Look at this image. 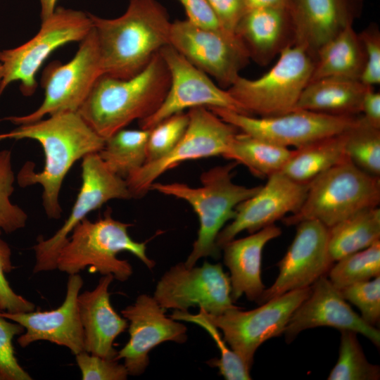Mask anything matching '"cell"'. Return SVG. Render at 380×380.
Masks as SVG:
<instances>
[{
  "instance_id": "cell-28",
  "label": "cell",
  "mask_w": 380,
  "mask_h": 380,
  "mask_svg": "<svg viewBox=\"0 0 380 380\" xmlns=\"http://www.w3.org/2000/svg\"><path fill=\"white\" fill-rule=\"evenodd\" d=\"M346 131L296 148L281 172L295 182L308 184L348 159L345 152Z\"/></svg>"
},
{
  "instance_id": "cell-4",
  "label": "cell",
  "mask_w": 380,
  "mask_h": 380,
  "mask_svg": "<svg viewBox=\"0 0 380 380\" xmlns=\"http://www.w3.org/2000/svg\"><path fill=\"white\" fill-rule=\"evenodd\" d=\"M235 161L218 165L201 175L202 186L191 187L186 184L153 182L149 190L174 196L186 201L196 213L199 220L198 237L184 262L194 266L201 258H217L220 249L216 245L218 234L227 222L236 215L239 204L253 196L261 186L247 187L233 182Z\"/></svg>"
},
{
  "instance_id": "cell-33",
  "label": "cell",
  "mask_w": 380,
  "mask_h": 380,
  "mask_svg": "<svg viewBox=\"0 0 380 380\" xmlns=\"http://www.w3.org/2000/svg\"><path fill=\"white\" fill-rule=\"evenodd\" d=\"M338 357L327 379L379 380L380 367L370 363L357 338V333L341 330Z\"/></svg>"
},
{
  "instance_id": "cell-29",
  "label": "cell",
  "mask_w": 380,
  "mask_h": 380,
  "mask_svg": "<svg viewBox=\"0 0 380 380\" xmlns=\"http://www.w3.org/2000/svg\"><path fill=\"white\" fill-rule=\"evenodd\" d=\"M328 229V252L334 262L380 241V208L359 211Z\"/></svg>"
},
{
  "instance_id": "cell-36",
  "label": "cell",
  "mask_w": 380,
  "mask_h": 380,
  "mask_svg": "<svg viewBox=\"0 0 380 380\" xmlns=\"http://www.w3.org/2000/svg\"><path fill=\"white\" fill-rule=\"evenodd\" d=\"M15 174L11 163V151H0V236L11 234L24 228L27 221V213L13 204L11 196L14 191Z\"/></svg>"
},
{
  "instance_id": "cell-26",
  "label": "cell",
  "mask_w": 380,
  "mask_h": 380,
  "mask_svg": "<svg viewBox=\"0 0 380 380\" xmlns=\"http://www.w3.org/2000/svg\"><path fill=\"white\" fill-rule=\"evenodd\" d=\"M367 87L359 80L321 78L308 83L294 110L355 116L361 113L362 101Z\"/></svg>"
},
{
  "instance_id": "cell-34",
  "label": "cell",
  "mask_w": 380,
  "mask_h": 380,
  "mask_svg": "<svg viewBox=\"0 0 380 380\" xmlns=\"http://www.w3.org/2000/svg\"><path fill=\"white\" fill-rule=\"evenodd\" d=\"M329 269V279L339 290L380 275V241L343 257Z\"/></svg>"
},
{
  "instance_id": "cell-12",
  "label": "cell",
  "mask_w": 380,
  "mask_h": 380,
  "mask_svg": "<svg viewBox=\"0 0 380 380\" xmlns=\"http://www.w3.org/2000/svg\"><path fill=\"white\" fill-rule=\"evenodd\" d=\"M82 185L70 213L58 231L33 246L34 273L57 269V259L73 229L93 210L112 199L132 198L125 179L110 171L98 153L85 156L82 163Z\"/></svg>"
},
{
  "instance_id": "cell-42",
  "label": "cell",
  "mask_w": 380,
  "mask_h": 380,
  "mask_svg": "<svg viewBox=\"0 0 380 380\" xmlns=\"http://www.w3.org/2000/svg\"><path fill=\"white\" fill-rule=\"evenodd\" d=\"M365 53V65L360 81L367 87L380 83V32L376 25H370L358 34Z\"/></svg>"
},
{
  "instance_id": "cell-2",
  "label": "cell",
  "mask_w": 380,
  "mask_h": 380,
  "mask_svg": "<svg viewBox=\"0 0 380 380\" xmlns=\"http://www.w3.org/2000/svg\"><path fill=\"white\" fill-rule=\"evenodd\" d=\"M88 14L96 33L103 72L110 77L135 76L170 44L172 22L157 0H129L125 12L115 18Z\"/></svg>"
},
{
  "instance_id": "cell-48",
  "label": "cell",
  "mask_w": 380,
  "mask_h": 380,
  "mask_svg": "<svg viewBox=\"0 0 380 380\" xmlns=\"http://www.w3.org/2000/svg\"><path fill=\"white\" fill-rule=\"evenodd\" d=\"M2 77H3V68H2V65L0 63V81L2 79Z\"/></svg>"
},
{
  "instance_id": "cell-40",
  "label": "cell",
  "mask_w": 380,
  "mask_h": 380,
  "mask_svg": "<svg viewBox=\"0 0 380 380\" xmlns=\"http://www.w3.org/2000/svg\"><path fill=\"white\" fill-rule=\"evenodd\" d=\"M13 269L11 248L0 237V310L8 313L34 310L35 305L16 293L6 278V274L11 272Z\"/></svg>"
},
{
  "instance_id": "cell-8",
  "label": "cell",
  "mask_w": 380,
  "mask_h": 380,
  "mask_svg": "<svg viewBox=\"0 0 380 380\" xmlns=\"http://www.w3.org/2000/svg\"><path fill=\"white\" fill-rule=\"evenodd\" d=\"M93 27L88 13L58 7L42 21L37 34L23 44L0 51L3 77L0 96L11 82L20 81V90L26 96L37 89L35 76L49 55L60 46L81 42Z\"/></svg>"
},
{
  "instance_id": "cell-13",
  "label": "cell",
  "mask_w": 380,
  "mask_h": 380,
  "mask_svg": "<svg viewBox=\"0 0 380 380\" xmlns=\"http://www.w3.org/2000/svg\"><path fill=\"white\" fill-rule=\"evenodd\" d=\"M208 108L241 132L283 147L296 148L343 133L358 118V115H334L303 109L256 118L220 108Z\"/></svg>"
},
{
  "instance_id": "cell-24",
  "label": "cell",
  "mask_w": 380,
  "mask_h": 380,
  "mask_svg": "<svg viewBox=\"0 0 380 380\" xmlns=\"http://www.w3.org/2000/svg\"><path fill=\"white\" fill-rule=\"evenodd\" d=\"M250 58L268 64L286 46L294 44V30L288 7L248 10L235 30Z\"/></svg>"
},
{
  "instance_id": "cell-49",
  "label": "cell",
  "mask_w": 380,
  "mask_h": 380,
  "mask_svg": "<svg viewBox=\"0 0 380 380\" xmlns=\"http://www.w3.org/2000/svg\"><path fill=\"white\" fill-rule=\"evenodd\" d=\"M0 380H4L1 374H0Z\"/></svg>"
},
{
  "instance_id": "cell-38",
  "label": "cell",
  "mask_w": 380,
  "mask_h": 380,
  "mask_svg": "<svg viewBox=\"0 0 380 380\" xmlns=\"http://www.w3.org/2000/svg\"><path fill=\"white\" fill-rule=\"evenodd\" d=\"M346 300L355 305L368 324L376 327L380 319V275L340 290Z\"/></svg>"
},
{
  "instance_id": "cell-3",
  "label": "cell",
  "mask_w": 380,
  "mask_h": 380,
  "mask_svg": "<svg viewBox=\"0 0 380 380\" xmlns=\"http://www.w3.org/2000/svg\"><path fill=\"white\" fill-rule=\"evenodd\" d=\"M170 84L169 70L158 52L134 77L101 75L77 112L106 139L132 121L152 115L163 101Z\"/></svg>"
},
{
  "instance_id": "cell-15",
  "label": "cell",
  "mask_w": 380,
  "mask_h": 380,
  "mask_svg": "<svg viewBox=\"0 0 380 380\" xmlns=\"http://www.w3.org/2000/svg\"><path fill=\"white\" fill-rule=\"evenodd\" d=\"M229 277L221 264L205 261L201 267L179 262L167 270L156 284L153 298L164 309L187 311L198 306L219 315L235 308Z\"/></svg>"
},
{
  "instance_id": "cell-46",
  "label": "cell",
  "mask_w": 380,
  "mask_h": 380,
  "mask_svg": "<svg viewBox=\"0 0 380 380\" xmlns=\"http://www.w3.org/2000/svg\"><path fill=\"white\" fill-rule=\"evenodd\" d=\"M248 11L262 8L288 7L289 0H245Z\"/></svg>"
},
{
  "instance_id": "cell-31",
  "label": "cell",
  "mask_w": 380,
  "mask_h": 380,
  "mask_svg": "<svg viewBox=\"0 0 380 380\" xmlns=\"http://www.w3.org/2000/svg\"><path fill=\"white\" fill-rule=\"evenodd\" d=\"M150 129H121L105 139L98 154L108 169L126 179L146 161Z\"/></svg>"
},
{
  "instance_id": "cell-44",
  "label": "cell",
  "mask_w": 380,
  "mask_h": 380,
  "mask_svg": "<svg viewBox=\"0 0 380 380\" xmlns=\"http://www.w3.org/2000/svg\"><path fill=\"white\" fill-rule=\"evenodd\" d=\"M178 1L186 11L187 20L191 23L205 29L225 31L220 25L208 0Z\"/></svg>"
},
{
  "instance_id": "cell-5",
  "label": "cell",
  "mask_w": 380,
  "mask_h": 380,
  "mask_svg": "<svg viewBox=\"0 0 380 380\" xmlns=\"http://www.w3.org/2000/svg\"><path fill=\"white\" fill-rule=\"evenodd\" d=\"M130 226L113 219L110 209L94 222L84 218L73 229L60 251L57 269L70 275L89 267L91 272L112 274L114 279L125 281L133 270L127 260L117 257L122 251L129 252L152 269L155 262L146 254L147 242L134 241L127 230Z\"/></svg>"
},
{
  "instance_id": "cell-16",
  "label": "cell",
  "mask_w": 380,
  "mask_h": 380,
  "mask_svg": "<svg viewBox=\"0 0 380 380\" xmlns=\"http://www.w3.org/2000/svg\"><path fill=\"white\" fill-rule=\"evenodd\" d=\"M159 53L169 70L170 84L158 108L152 115L139 120L141 129H151L174 114L200 106L220 108L249 115L227 90L218 87L206 73L172 46H163Z\"/></svg>"
},
{
  "instance_id": "cell-7",
  "label": "cell",
  "mask_w": 380,
  "mask_h": 380,
  "mask_svg": "<svg viewBox=\"0 0 380 380\" xmlns=\"http://www.w3.org/2000/svg\"><path fill=\"white\" fill-rule=\"evenodd\" d=\"M314 65L315 58L304 48L290 45L265 74L254 80L239 76L227 91L249 115L284 114L294 110Z\"/></svg>"
},
{
  "instance_id": "cell-39",
  "label": "cell",
  "mask_w": 380,
  "mask_h": 380,
  "mask_svg": "<svg viewBox=\"0 0 380 380\" xmlns=\"http://www.w3.org/2000/svg\"><path fill=\"white\" fill-rule=\"evenodd\" d=\"M24 331L22 325L4 317L0 310V374L4 380L32 379L19 364L13 345L14 337Z\"/></svg>"
},
{
  "instance_id": "cell-45",
  "label": "cell",
  "mask_w": 380,
  "mask_h": 380,
  "mask_svg": "<svg viewBox=\"0 0 380 380\" xmlns=\"http://www.w3.org/2000/svg\"><path fill=\"white\" fill-rule=\"evenodd\" d=\"M361 113L369 124L380 129V94L372 87H367L362 101Z\"/></svg>"
},
{
  "instance_id": "cell-18",
  "label": "cell",
  "mask_w": 380,
  "mask_h": 380,
  "mask_svg": "<svg viewBox=\"0 0 380 380\" xmlns=\"http://www.w3.org/2000/svg\"><path fill=\"white\" fill-rule=\"evenodd\" d=\"M165 310L153 296L141 294L134 303L121 311L122 317L129 322V339L117 353L115 360H124L128 374H141L149 363V352L159 344L165 341L186 342V327L167 317Z\"/></svg>"
},
{
  "instance_id": "cell-27",
  "label": "cell",
  "mask_w": 380,
  "mask_h": 380,
  "mask_svg": "<svg viewBox=\"0 0 380 380\" xmlns=\"http://www.w3.org/2000/svg\"><path fill=\"white\" fill-rule=\"evenodd\" d=\"M365 65L362 43L349 25L317 51L309 82L324 77L360 80Z\"/></svg>"
},
{
  "instance_id": "cell-35",
  "label": "cell",
  "mask_w": 380,
  "mask_h": 380,
  "mask_svg": "<svg viewBox=\"0 0 380 380\" xmlns=\"http://www.w3.org/2000/svg\"><path fill=\"white\" fill-rule=\"evenodd\" d=\"M170 317L177 321H185L198 324L203 328L212 337L220 351V357L208 362L211 366L218 368L220 374L227 380L251 379L250 369L241 357L229 349L226 341L221 336L217 328L208 322L200 313L193 315L187 311L175 310Z\"/></svg>"
},
{
  "instance_id": "cell-6",
  "label": "cell",
  "mask_w": 380,
  "mask_h": 380,
  "mask_svg": "<svg viewBox=\"0 0 380 380\" xmlns=\"http://www.w3.org/2000/svg\"><path fill=\"white\" fill-rule=\"evenodd\" d=\"M379 203V177L365 172L348 158L311 181L298 210L281 220L286 226L315 220L329 228Z\"/></svg>"
},
{
  "instance_id": "cell-11",
  "label": "cell",
  "mask_w": 380,
  "mask_h": 380,
  "mask_svg": "<svg viewBox=\"0 0 380 380\" xmlns=\"http://www.w3.org/2000/svg\"><path fill=\"white\" fill-rule=\"evenodd\" d=\"M187 114L188 126L175 148L165 156L146 163L125 179L132 198L144 196L158 177L182 162L223 156L239 132L206 107L190 108Z\"/></svg>"
},
{
  "instance_id": "cell-25",
  "label": "cell",
  "mask_w": 380,
  "mask_h": 380,
  "mask_svg": "<svg viewBox=\"0 0 380 380\" xmlns=\"http://www.w3.org/2000/svg\"><path fill=\"white\" fill-rule=\"evenodd\" d=\"M281 234V228L273 224L246 237L234 239L222 247L224 262L230 272L233 302L243 295L250 300L258 301L265 289L261 279L262 250Z\"/></svg>"
},
{
  "instance_id": "cell-14",
  "label": "cell",
  "mask_w": 380,
  "mask_h": 380,
  "mask_svg": "<svg viewBox=\"0 0 380 380\" xmlns=\"http://www.w3.org/2000/svg\"><path fill=\"white\" fill-rule=\"evenodd\" d=\"M170 45L223 87L236 80L250 59L236 34L205 29L187 19L172 23Z\"/></svg>"
},
{
  "instance_id": "cell-32",
  "label": "cell",
  "mask_w": 380,
  "mask_h": 380,
  "mask_svg": "<svg viewBox=\"0 0 380 380\" xmlns=\"http://www.w3.org/2000/svg\"><path fill=\"white\" fill-rule=\"evenodd\" d=\"M345 152L348 159L365 172L380 175V129L361 115L346 132Z\"/></svg>"
},
{
  "instance_id": "cell-20",
  "label": "cell",
  "mask_w": 380,
  "mask_h": 380,
  "mask_svg": "<svg viewBox=\"0 0 380 380\" xmlns=\"http://www.w3.org/2000/svg\"><path fill=\"white\" fill-rule=\"evenodd\" d=\"M329 327L361 334L376 347L380 346V331L368 324L347 303L341 291L324 275L312 286L308 297L290 317L284 334L289 343L302 331Z\"/></svg>"
},
{
  "instance_id": "cell-21",
  "label": "cell",
  "mask_w": 380,
  "mask_h": 380,
  "mask_svg": "<svg viewBox=\"0 0 380 380\" xmlns=\"http://www.w3.org/2000/svg\"><path fill=\"white\" fill-rule=\"evenodd\" d=\"M83 286V279L77 274L69 275L65 299L56 309L49 311H30L1 315L22 325L25 331L18 343L25 348L38 341H47L68 348L76 355L84 351V332L82 326L78 296Z\"/></svg>"
},
{
  "instance_id": "cell-23",
  "label": "cell",
  "mask_w": 380,
  "mask_h": 380,
  "mask_svg": "<svg viewBox=\"0 0 380 380\" xmlns=\"http://www.w3.org/2000/svg\"><path fill=\"white\" fill-rule=\"evenodd\" d=\"M114 277L102 275L96 286L78 296V307L84 332V351L107 359H114L115 339L128 327L110 301L108 289Z\"/></svg>"
},
{
  "instance_id": "cell-1",
  "label": "cell",
  "mask_w": 380,
  "mask_h": 380,
  "mask_svg": "<svg viewBox=\"0 0 380 380\" xmlns=\"http://www.w3.org/2000/svg\"><path fill=\"white\" fill-rule=\"evenodd\" d=\"M6 139H30L42 146L45 158L43 170L36 172L34 163L27 162L16 179L21 187L42 186L45 213L53 220L61 217L60 192L72 165L88 154L98 153L105 144V139L95 132L78 112L72 111L56 113L0 134V141Z\"/></svg>"
},
{
  "instance_id": "cell-9",
  "label": "cell",
  "mask_w": 380,
  "mask_h": 380,
  "mask_svg": "<svg viewBox=\"0 0 380 380\" xmlns=\"http://www.w3.org/2000/svg\"><path fill=\"white\" fill-rule=\"evenodd\" d=\"M103 74L97 39L92 27L80 42L71 61L65 64L53 61L44 69L41 83L45 94L40 106L30 114L6 117L0 121L8 120L19 126L39 121L46 115L77 112Z\"/></svg>"
},
{
  "instance_id": "cell-47",
  "label": "cell",
  "mask_w": 380,
  "mask_h": 380,
  "mask_svg": "<svg viewBox=\"0 0 380 380\" xmlns=\"http://www.w3.org/2000/svg\"><path fill=\"white\" fill-rule=\"evenodd\" d=\"M58 0H39L42 21L49 18L56 9Z\"/></svg>"
},
{
  "instance_id": "cell-22",
  "label": "cell",
  "mask_w": 380,
  "mask_h": 380,
  "mask_svg": "<svg viewBox=\"0 0 380 380\" xmlns=\"http://www.w3.org/2000/svg\"><path fill=\"white\" fill-rule=\"evenodd\" d=\"M362 0H289L294 44L315 59L317 51L359 16Z\"/></svg>"
},
{
  "instance_id": "cell-17",
  "label": "cell",
  "mask_w": 380,
  "mask_h": 380,
  "mask_svg": "<svg viewBox=\"0 0 380 380\" xmlns=\"http://www.w3.org/2000/svg\"><path fill=\"white\" fill-rule=\"evenodd\" d=\"M296 232L282 259L279 274L264 290L257 303L262 304L291 291L311 286L333 265L328 252L329 229L317 220L296 224Z\"/></svg>"
},
{
  "instance_id": "cell-10",
  "label": "cell",
  "mask_w": 380,
  "mask_h": 380,
  "mask_svg": "<svg viewBox=\"0 0 380 380\" xmlns=\"http://www.w3.org/2000/svg\"><path fill=\"white\" fill-rule=\"evenodd\" d=\"M310 291L311 286L291 291L251 310L236 307L213 315L200 308L199 313L222 331L224 341L251 369L257 349L284 334L292 314Z\"/></svg>"
},
{
  "instance_id": "cell-19",
  "label": "cell",
  "mask_w": 380,
  "mask_h": 380,
  "mask_svg": "<svg viewBox=\"0 0 380 380\" xmlns=\"http://www.w3.org/2000/svg\"><path fill=\"white\" fill-rule=\"evenodd\" d=\"M309 185L295 182L282 172L268 177L256 194L237 205L235 217L217 235V248H222L243 231L254 233L298 211Z\"/></svg>"
},
{
  "instance_id": "cell-37",
  "label": "cell",
  "mask_w": 380,
  "mask_h": 380,
  "mask_svg": "<svg viewBox=\"0 0 380 380\" xmlns=\"http://www.w3.org/2000/svg\"><path fill=\"white\" fill-rule=\"evenodd\" d=\"M188 123L187 113L180 112L152 127L147 142L146 163L158 160L170 153L183 137Z\"/></svg>"
},
{
  "instance_id": "cell-30",
  "label": "cell",
  "mask_w": 380,
  "mask_h": 380,
  "mask_svg": "<svg viewBox=\"0 0 380 380\" xmlns=\"http://www.w3.org/2000/svg\"><path fill=\"white\" fill-rule=\"evenodd\" d=\"M294 153V150L267 142L239 132L224 158L245 165L260 178L281 172Z\"/></svg>"
},
{
  "instance_id": "cell-41",
  "label": "cell",
  "mask_w": 380,
  "mask_h": 380,
  "mask_svg": "<svg viewBox=\"0 0 380 380\" xmlns=\"http://www.w3.org/2000/svg\"><path fill=\"white\" fill-rule=\"evenodd\" d=\"M83 380H125L128 372L124 365L86 351L75 355Z\"/></svg>"
},
{
  "instance_id": "cell-43",
  "label": "cell",
  "mask_w": 380,
  "mask_h": 380,
  "mask_svg": "<svg viewBox=\"0 0 380 380\" xmlns=\"http://www.w3.org/2000/svg\"><path fill=\"white\" fill-rule=\"evenodd\" d=\"M222 27L235 34L239 21L248 11L245 0H208Z\"/></svg>"
}]
</instances>
